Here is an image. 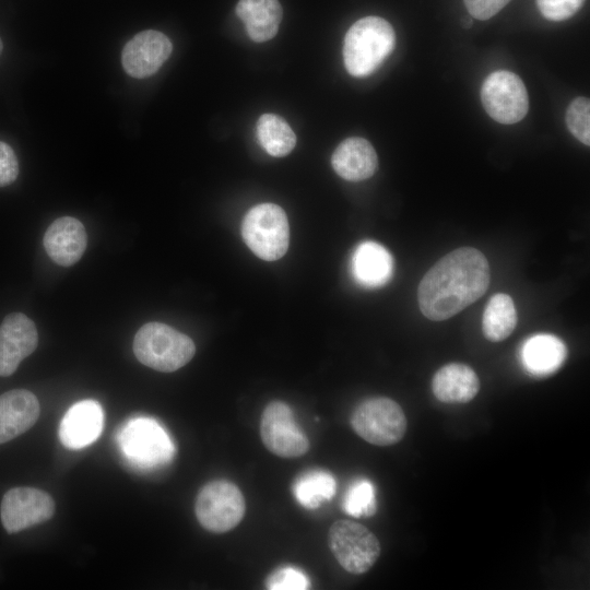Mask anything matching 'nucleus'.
I'll use <instances>...</instances> for the list:
<instances>
[{"instance_id":"nucleus-1","label":"nucleus","mask_w":590,"mask_h":590,"mask_svg":"<svg viewBox=\"0 0 590 590\" xmlns=\"http://www.w3.org/2000/svg\"><path fill=\"white\" fill-rule=\"evenodd\" d=\"M489 281L486 257L472 247L458 248L425 273L417 290L418 307L430 320L449 319L484 295Z\"/></svg>"},{"instance_id":"nucleus-2","label":"nucleus","mask_w":590,"mask_h":590,"mask_svg":"<svg viewBox=\"0 0 590 590\" xmlns=\"http://www.w3.org/2000/svg\"><path fill=\"white\" fill-rule=\"evenodd\" d=\"M394 45L396 34L388 21L379 16H365L356 21L345 34V69L353 76H368L393 51Z\"/></svg>"},{"instance_id":"nucleus-3","label":"nucleus","mask_w":590,"mask_h":590,"mask_svg":"<svg viewBox=\"0 0 590 590\" xmlns=\"http://www.w3.org/2000/svg\"><path fill=\"white\" fill-rule=\"evenodd\" d=\"M133 353L143 365L162 373H173L191 361L193 341L162 322H148L135 333Z\"/></svg>"},{"instance_id":"nucleus-4","label":"nucleus","mask_w":590,"mask_h":590,"mask_svg":"<svg viewBox=\"0 0 590 590\" xmlns=\"http://www.w3.org/2000/svg\"><path fill=\"white\" fill-rule=\"evenodd\" d=\"M241 236L248 248L262 260L282 258L290 241L288 221L284 210L273 203L255 205L243 220Z\"/></svg>"},{"instance_id":"nucleus-5","label":"nucleus","mask_w":590,"mask_h":590,"mask_svg":"<svg viewBox=\"0 0 590 590\" xmlns=\"http://www.w3.org/2000/svg\"><path fill=\"white\" fill-rule=\"evenodd\" d=\"M350 423L361 438L375 446L399 442L408 427L402 408L387 397H373L362 401L353 410Z\"/></svg>"},{"instance_id":"nucleus-6","label":"nucleus","mask_w":590,"mask_h":590,"mask_svg":"<svg viewBox=\"0 0 590 590\" xmlns=\"http://www.w3.org/2000/svg\"><path fill=\"white\" fill-rule=\"evenodd\" d=\"M125 458L142 470L160 468L174 456V445L165 429L154 420L132 418L118 438Z\"/></svg>"},{"instance_id":"nucleus-7","label":"nucleus","mask_w":590,"mask_h":590,"mask_svg":"<svg viewBox=\"0 0 590 590\" xmlns=\"http://www.w3.org/2000/svg\"><path fill=\"white\" fill-rule=\"evenodd\" d=\"M246 504L239 487L227 480H214L199 491L194 512L199 523L214 533L227 532L239 524Z\"/></svg>"},{"instance_id":"nucleus-8","label":"nucleus","mask_w":590,"mask_h":590,"mask_svg":"<svg viewBox=\"0 0 590 590\" xmlns=\"http://www.w3.org/2000/svg\"><path fill=\"white\" fill-rule=\"evenodd\" d=\"M328 545L342 568L353 575L368 571L381 552L379 540L369 529L346 519L332 523L328 533Z\"/></svg>"},{"instance_id":"nucleus-9","label":"nucleus","mask_w":590,"mask_h":590,"mask_svg":"<svg viewBox=\"0 0 590 590\" xmlns=\"http://www.w3.org/2000/svg\"><path fill=\"white\" fill-rule=\"evenodd\" d=\"M481 101L487 115L504 125L522 120L529 109L524 83L517 74L506 70L487 75L481 87Z\"/></svg>"},{"instance_id":"nucleus-10","label":"nucleus","mask_w":590,"mask_h":590,"mask_svg":"<svg viewBox=\"0 0 590 590\" xmlns=\"http://www.w3.org/2000/svg\"><path fill=\"white\" fill-rule=\"evenodd\" d=\"M260 437L264 447L281 458L300 457L310 447L291 408L279 400L271 401L263 409L260 418Z\"/></svg>"},{"instance_id":"nucleus-11","label":"nucleus","mask_w":590,"mask_h":590,"mask_svg":"<svg viewBox=\"0 0 590 590\" xmlns=\"http://www.w3.org/2000/svg\"><path fill=\"white\" fill-rule=\"evenodd\" d=\"M54 512L52 497L42 489L27 486L9 489L0 506L1 522L9 533L45 522Z\"/></svg>"},{"instance_id":"nucleus-12","label":"nucleus","mask_w":590,"mask_h":590,"mask_svg":"<svg viewBox=\"0 0 590 590\" xmlns=\"http://www.w3.org/2000/svg\"><path fill=\"white\" fill-rule=\"evenodd\" d=\"M173 51L170 39L162 32L145 30L123 47L121 63L132 78L145 79L156 73Z\"/></svg>"},{"instance_id":"nucleus-13","label":"nucleus","mask_w":590,"mask_h":590,"mask_svg":"<svg viewBox=\"0 0 590 590\" xmlns=\"http://www.w3.org/2000/svg\"><path fill=\"white\" fill-rule=\"evenodd\" d=\"M35 323L22 312L9 314L0 324V376L12 375L37 347Z\"/></svg>"},{"instance_id":"nucleus-14","label":"nucleus","mask_w":590,"mask_h":590,"mask_svg":"<svg viewBox=\"0 0 590 590\" xmlns=\"http://www.w3.org/2000/svg\"><path fill=\"white\" fill-rule=\"evenodd\" d=\"M104 413L95 400H82L64 414L59 426V439L69 449H81L94 442L102 433Z\"/></svg>"},{"instance_id":"nucleus-15","label":"nucleus","mask_w":590,"mask_h":590,"mask_svg":"<svg viewBox=\"0 0 590 590\" xmlns=\"http://www.w3.org/2000/svg\"><path fill=\"white\" fill-rule=\"evenodd\" d=\"M43 243L52 261L62 267H70L83 256L87 236L79 220L72 216H61L49 225Z\"/></svg>"},{"instance_id":"nucleus-16","label":"nucleus","mask_w":590,"mask_h":590,"mask_svg":"<svg viewBox=\"0 0 590 590\" xmlns=\"http://www.w3.org/2000/svg\"><path fill=\"white\" fill-rule=\"evenodd\" d=\"M39 413V402L28 390L14 389L0 394V444L28 430Z\"/></svg>"},{"instance_id":"nucleus-17","label":"nucleus","mask_w":590,"mask_h":590,"mask_svg":"<svg viewBox=\"0 0 590 590\" xmlns=\"http://www.w3.org/2000/svg\"><path fill=\"white\" fill-rule=\"evenodd\" d=\"M334 172L345 180L361 181L371 177L378 167L374 146L364 138L343 140L331 156Z\"/></svg>"},{"instance_id":"nucleus-18","label":"nucleus","mask_w":590,"mask_h":590,"mask_svg":"<svg viewBox=\"0 0 590 590\" xmlns=\"http://www.w3.org/2000/svg\"><path fill=\"white\" fill-rule=\"evenodd\" d=\"M351 272L354 280L367 288L387 284L393 274V258L376 241H363L351 258Z\"/></svg>"},{"instance_id":"nucleus-19","label":"nucleus","mask_w":590,"mask_h":590,"mask_svg":"<svg viewBox=\"0 0 590 590\" xmlns=\"http://www.w3.org/2000/svg\"><path fill=\"white\" fill-rule=\"evenodd\" d=\"M567 357L565 343L548 333L534 334L521 347L524 369L533 377H547L557 371Z\"/></svg>"},{"instance_id":"nucleus-20","label":"nucleus","mask_w":590,"mask_h":590,"mask_svg":"<svg viewBox=\"0 0 590 590\" xmlns=\"http://www.w3.org/2000/svg\"><path fill=\"white\" fill-rule=\"evenodd\" d=\"M434 396L444 403H467L480 390L476 373L462 363H449L440 367L432 379Z\"/></svg>"},{"instance_id":"nucleus-21","label":"nucleus","mask_w":590,"mask_h":590,"mask_svg":"<svg viewBox=\"0 0 590 590\" xmlns=\"http://www.w3.org/2000/svg\"><path fill=\"white\" fill-rule=\"evenodd\" d=\"M236 15L251 40L263 43L276 35L283 10L278 0H239Z\"/></svg>"},{"instance_id":"nucleus-22","label":"nucleus","mask_w":590,"mask_h":590,"mask_svg":"<svg viewBox=\"0 0 590 590\" xmlns=\"http://www.w3.org/2000/svg\"><path fill=\"white\" fill-rule=\"evenodd\" d=\"M517 324V311L512 298L504 293L494 294L483 312L482 331L492 342L507 339Z\"/></svg>"},{"instance_id":"nucleus-23","label":"nucleus","mask_w":590,"mask_h":590,"mask_svg":"<svg viewBox=\"0 0 590 590\" xmlns=\"http://www.w3.org/2000/svg\"><path fill=\"white\" fill-rule=\"evenodd\" d=\"M337 483L331 473L324 470H310L303 473L293 484L296 500L305 508L316 509L332 498Z\"/></svg>"},{"instance_id":"nucleus-24","label":"nucleus","mask_w":590,"mask_h":590,"mask_svg":"<svg viewBox=\"0 0 590 590\" xmlns=\"http://www.w3.org/2000/svg\"><path fill=\"white\" fill-rule=\"evenodd\" d=\"M257 135L262 148L275 157L287 155L296 144V135L290 125L275 114L259 117Z\"/></svg>"},{"instance_id":"nucleus-25","label":"nucleus","mask_w":590,"mask_h":590,"mask_svg":"<svg viewBox=\"0 0 590 590\" xmlns=\"http://www.w3.org/2000/svg\"><path fill=\"white\" fill-rule=\"evenodd\" d=\"M343 510L356 518L375 515L377 502L374 484L366 479L355 480L344 495Z\"/></svg>"},{"instance_id":"nucleus-26","label":"nucleus","mask_w":590,"mask_h":590,"mask_svg":"<svg viewBox=\"0 0 590 590\" xmlns=\"http://www.w3.org/2000/svg\"><path fill=\"white\" fill-rule=\"evenodd\" d=\"M566 125L570 133L582 144H590V102L587 97H577L566 111Z\"/></svg>"},{"instance_id":"nucleus-27","label":"nucleus","mask_w":590,"mask_h":590,"mask_svg":"<svg viewBox=\"0 0 590 590\" xmlns=\"http://www.w3.org/2000/svg\"><path fill=\"white\" fill-rule=\"evenodd\" d=\"M266 587L270 590H305L310 588V581L302 569L285 566L268 576Z\"/></svg>"},{"instance_id":"nucleus-28","label":"nucleus","mask_w":590,"mask_h":590,"mask_svg":"<svg viewBox=\"0 0 590 590\" xmlns=\"http://www.w3.org/2000/svg\"><path fill=\"white\" fill-rule=\"evenodd\" d=\"M586 0H536L541 14L554 22L567 20L575 15Z\"/></svg>"},{"instance_id":"nucleus-29","label":"nucleus","mask_w":590,"mask_h":590,"mask_svg":"<svg viewBox=\"0 0 590 590\" xmlns=\"http://www.w3.org/2000/svg\"><path fill=\"white\" fill-rule=\"evenodd\" d=\"M19 175V162L12 148L0 141V187L14 182Z\"/></svg>"},{"instance_id":"nucleus-30","label":"nucleus","mask_w":590,"mask_h":590,"mask_svg":"<svg viewBox=\"0 0 590 590\" xmlns=\"http://www.w3.org/2000/svg\"><path fill=\"white\" fill-rule=\"evenodd\" d=\"M510 0H463L470 15L485 21L497 14Z\"/></svg>"},{"instance_id":"nucleus-31","label":"nucleus","mask_w":590,"mask_h":590,"mask_svg":"<svg viewBox=\"0 0 590 590\" xmlns=\"http://www.w3.org/2000/svg\"><path fill=\"white\" fill-rule=\"evenodd\" d=\"M472 24H473V22H472V16H471V15L464 17L463 21H462V26H463L464 28L471 27Z\"/></svg>"},{"instance_id":"nucleus-32","label":"nucleus","mask_w":590,"mask_h":590,"mask_svg":"<svg viewBox=\"0 0 590 590\" xmlns=\"http://www.w3.org/2000/svg\"><path fill=\"white\" fill-rule=\"evenodd\" d=\"M2 49H3V44H2V40L0 38V54L2 52Z\"/></svg>"}]
</instances>
